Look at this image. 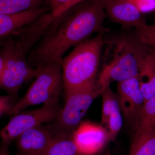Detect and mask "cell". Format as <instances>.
<instances>
[{
    "instance_id": "6",
    "label": "cell",
    "mask_w": 155,
    "mask_h": 155,
    "mask_svg": "<svg viewBox=\"0 0 155 155\" xmlns=\"http://www.w3.org/2000/svg\"><path fill=\"white\" fill-rule=\"evenodd\" d=\"M61 109L58 104H45L38 109L21 111L12 116L8 123L0 130V138L2 141L10 145L24 131L37 125L54 121Z\"/></svg>"
},
{
    "instance_id": "18",
    "label": "cell",
    "mask_w": 155,
    "mask_h": 155,
    "mask_svg": "<svg viewBox=\"0 0 155 155\" xmlns=\"http://www.w3.org/2000/svg\"><path fill=\"white\" fill-rule=\"evenodd\" d=\"M136 35L140 43L155 50V24H146L136 28Z\"/></svg>"
},
{
    "instance_id": "5",
    "label": "cell",
    "mask_w": 155,
    "mask_h": 155,
    "mask_svg": "<svg viewBox=\"0 0 155 155\" xmlns=\"http://www.w3.org/2000/svg\"><path fill=\"white\" fill-rule=\"evenodd\" d=\"M35 80L8 115L13 116L29 106L57 104L64 89L61 63L53 62L36 69Z\"/></svg>"
},
{
    "instance_id": "9",
    "label": "cell",
    "mask_w": 155,
    "mask_h": 155,
    "mask_svg": "<svg viewBox=\"0 0 155 155\" xmlns=\"http://www.w3.org/2000/svg\"><path fill=\"white\" fill-rule=\"evenodd\" d=\"M105 13L111 21L124 28L136 29L146 24L138 9L128 0H103Z\"/></svg>"
},
{
    "instance_id": "27",
    "label": "cell",
    "mask_w": 155,
    "mask_h": 155,
    "mask_svg": "<svg viewBox=\"0 0 155 155\" xmlns=\"http://www.w3.org/2000/svg\"></svg>"
},
{
    "instance_id": "4",
    "label": "cell",
    "mask_w": 155,
    "mask_h": 155,
    "mask_svg": "<svg viewBox=\"0 0 155 155\" xmlns=\"http://www.w3.org/2000/svg\"><path fill=\"white\" fill-rule=\"evenodd\" d=\"M102 91L95 81L65 95L64 107L54 121L45 125L54 137H72L93 102Z\"/></svg>"
},
{
    "instance_id": "14",
    "label": "cell",
    "mask_w": 155,
    "mask_h": 155,
    "mask_svg": "<svg viewBox=\"0 0 155 155\" xmlns=\"http://www.w3.org/2000/svg\"><path fill=\"white\" fill-rule=\"evenodd\" d=\"M155 127L135 132L128 155H155Z\"/></svg>"
},
{
    "instance_id": "2",
    "label": "cell",
    "mask_w": 155,
    "mask_h": 155,
    "mask_svg": "<svg viewBox=\"0 0 155 155\" xmlns=\"http://www.w3.org/2000/svg\"><path fill=\"white\" fill-rule=\"evenodd\" d=\"M104 32L77 45L63 59L61 65L65 95L95 81Z\"/></svg>"
},
{
    "instance_id": "1",
    "label": "cell",
    "mask_w": 155,
    "mask_h": 155,
    "mask_svg": "<svg viewBox=\"0 0 155 155\" xmlns=\"http://www.w3.org/2000/svg\"><path fill=\"white\" fill-rule=\"evenodd\" d=\"M103 0H93L81 6L72 14L55 17L44 36L28 57L33 69L53 62L62 63L64 53L95 32H105Z\"/></svg>"
},
{
    "instance_id": "21",
    "label": "cell",
    "mask_w": 155,
    "mask_h": 155,
    "mask_svg": "<svg viewBox=\"0 0 155 155\" xmlns=\"http://www.w3.org/2000/svg\"><path fill=\"white\" fill-rule=\"evenodd\" d=\"M84 1V0H71L65 5L63 6L61 9H59L58 11H56L55 13L53 14L54 18L58 17L65 12H67V11L72 9V8L77 5L79 3H81Z\"/></svg>"
},
{
    "instance_id": "25",
    "label": "cell",
    "mask_w": 155,
    "mask_h": 155,
    "mask_svg": "<svg viewBox=\"0 0 155 155\" xmlns=\"http://www.w3.org/2000/svg\"><path fill=\"white\" fill-rule=\"evenodd\" d=\"M3 69H4V65L2 58H0V87H1V83H2V77L3 72Z\"/></svg>"
},
{
    "instance_id": "10",
    "label": "cell",
    "mask_w": 155,
    "mask_h": 155,
    "mask_svg": "<svg viewBox=\"0 0 155 155\" xmlns=\"http://www.w3.org/2000/svg\"><path fill=\"white\" fill-rule=\"evenodd\" d=\"M117 91L121 110L128 119H135L144 102L138 77L118 82Z\"/></svg>"
},
{
    "instance_id": "13",
    "label": "cell",
    "mask_w": 155,
    "mask_h": 155,
    "mask_svg": "<svg viewBox=\"0 0 155 155\" xmlns=\"http://www.w3.org/2000/svg\"><path fill=\"white\" fill-rule=\"evenodd\" d=\"M138 78L145 102L155 96V68L147 45L145 52L140 61Z\"/></svg>"
},
{
    "instance_id": "22",
    "label": "cell",
    "mask_w": 155,
    "mask_h": 155,
    "mask_svg": "<svg viewBox=\"0 0 155 155\" xmlns=\"http://www.w3.org/2000/svg\"><path fill=\"white\" fill-rule=\"evenodd\" d=\"M70 1L71 0H48V3L53 14Z\"/></svg>"
},
{
    "instance_id": "3",
    "label": "cell",
    "mask_w": 155,
    "mask_h": 155,
    "mask_svg": "<svg viewBox=\"0 0 155 155\" xmlns=\"http://www.w3.org/2000/svg\"><path fill=\"white\" fill-rule=\"evenodd\" d=\"M139 45L125 39L109 44L105 54L107 62L98 81L103 91L111 81L121 82L138 77L140 61L146 51L145 45L140 42Z\"/></svg>"
},
{
    "instance_id": "16",
    "label": "cell",
    "mask_w": 155,
    "mask_h": 155,
    "mask_svg": "<svg viewBox=\"0 0 155 155\" xmlns=\"http://www.w3.org/2000/svg\"><path fill=\"white\" fill-rule=\"evenodd\" d=\"M44 2L45 0H0V14L36 10L42 7Z\"/></svg>"
},
{
    "instance_id": "17",
    "label": "cell",
    "mask_w": 155,
    "mask_h": 155,
    "mask_svg": "<svg viewBox=\"0 0 155 155\" xmlns=\"http://www.w3.org/2000/svg\"><path fill=\"white\" fill-rule=\"evenodd\" d=\"M45 155H80L72 137L54 138Z\"/></svg>"
},
{
    "instance_id": "7",
    "label": "cell",
    "mask_w": 155,
    "mask_h": 155,
    "mask_svg": "<svg viewBox=\"0 0 155 155\" xmlns=\"http://www.w3.org/2000/svg\"><path fill=\"white\" fill-rule=\"evenodd\" d=\"M72 138L80 155H94L111 141L107 130L101 125L82 122Z\"/></svg>"
},
{
    "instance_id": "15",
    "label": "cell",
    "mask_w": 155,
    "mask_h": 155,
    "mask_svg": "<svg viewBox=\"0 0 155 155\" xmlns=\"http://www.w3.org/2000/svg\"><path fill=\"white\" fill-rule=\"evenodd\" d=\"M155 127V96L144 103L135 119V132Z\"/></svg>"
},
{
    "instance_id": "8",
    "label": "cell",
    "mask_w": 155,
    "mask_h": 155,
    "mask_svg": "<svg viewBox=\"0 0 155 155\" xmlns=\"http://www.w3.org/2000/svg\"><path fill=\"white\" fill-rule=\"evenodd\" d=\"M54 138L43 124L30 128L15 139L17 155H45Z\"/></svg>"
},
{
    "instance_id": "20",
    "label": "cell",
    "mask_w": 155,
    "mask_h": 155,
    "mask_svg": "<svg viewBox=\"0 0 155 155\" xmlns=\"http://www.w3.org/2000/svg\"><path fill=\"white\" fill-rule=\"evenodd\" d=\"M142 13L155 10V0H128Z\"/></svg>"
},
{
    "instance_id": "23",
    "label": "cell",
    "mask_w": 155,
    "mask_h": 155,
    "mask_svg": "<svg viewBox=\"0 0 155 155\" xmlns=\"http://www.w3.org/2000/svg\"><path fill=\"white\" fill-rule=\"evenodd\" d=\"M10 144L2 141L0 144V155H11L9 151Z\"/></svg>"
},
{
    "instance_id": "26",
    "label": "cell",
    "mask_w": 155,
    "mask_h": 155,
    "mask_svg": "<svg viewBox=\"0 0 155 155\" xmlns=\"http://www.w3.org/2000/svg\"><path fill=\"white\" fill-rule=\"evenodd\" d=\"M105 155H111V153L110 152V150L108 151V152Z\"/></svg>"
},
{
    "instance_id": "24",
    "label": "cell",
    "mask_w": 155,
    "mask_h": 155,
    "mask_svg": "<svg viewBox=\"0 0 155 155\" xmlns=\"http://www.w3.org/2000/svg\"><path fill=\"white\" fill-rule=\"evenodd\" d=\"M148 48L149 52L151 57L152 58L155 68V50L154 49L150 47L149 46H148Z\"/></svg>"
},
{
    "instance_id": "19",
    "label": "cell",
    "mask_w": 155,
    "mask_h": 155,
    "mask_svg": "<svg viewBox=\"0 0 155 155\" xmlns=\"http://www.w3.org/2000/svg\"><path fill=\"white\" fill-rule=\"evenodd\" d=\"M17 98L8 95L0 96V117L8 114L17 102Z\"/></svg>"
},
{
    "instance_id": "12",
    "label": "cell",
    "mask_w": 155,
    "mask_h": 155,
    "mask_svg": "<svg viewBox=\"0 0 155 155\" xmlns=\"http://www.w3.org/2000/svg\"><path fill=\"white\" fill-rule=\"evenodd\" d=\"M48 12L47 7L44 6L36 10L0 14V38L11 35Z\"/></svg>"
},
{
    "instance_id": "11",
    "label": "cell",
    "mask_w": 155,
    "mask_h": 155,
    "mask_svg": "<svg viewBox=\"0 0 155 155\" xmlns=\"http://www.w3.org/2000/svg\"><path fill=\"white\" fill-rule=\"evenodd\" d=\"M102 97V110L101 125L107 130L111 141H114L122 128L123 121L117 95L110 86L101 94Z\"/></svg>"
}]
</instances>
